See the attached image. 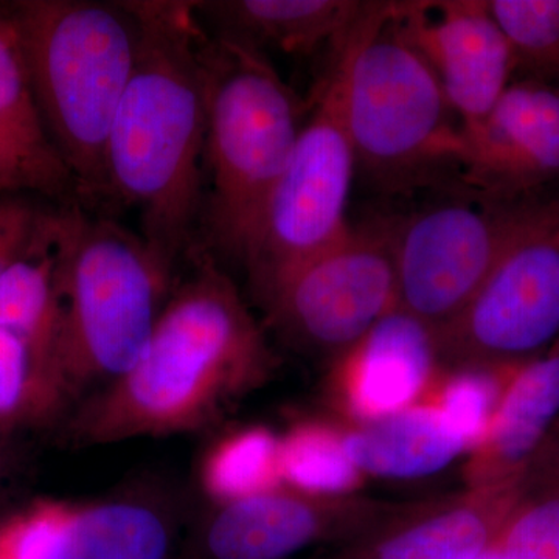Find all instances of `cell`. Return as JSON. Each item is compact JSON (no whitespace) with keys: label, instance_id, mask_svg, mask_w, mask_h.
I'll list each match as a JSON object with an SVG mask.
<instances>
[{"label":"cell","instance_id":"obj_1","mask_svg":"<svg viewBox=\"0 0 559 559\" xmlns=\"http://www.w3.org/2000/svg\"><path fill=\"white\" fill-rule=\"evenodd\" d=\"M124 5L139 50L106 145L105 191L135 209L143 240L175 266L204 212V31L197 2Z\"/></svg>","mask_w":559,"mask_h":559},{"label":"cell","instance_id":"obj_2","mask_svg":"<svg viewBox=\"0 0 559 559\" xmlns=\"http://www.w3.org/2000/svg\"><path fill=\"white\" fill-rule=\"evenodd\" d=\"M271 353L230 278L205 259L168 297L127 373L83 404V443L194 432L266 377Z\"/></svg>","mask_w":559,"mask_h":559},{"label":"cell","instance_id":"obj_3","mask_svg":"<svg viewBox=\"0 0 559 559\" xmlns=\"http://www.w3.org/2000/svg\"><path fill=\"white\" fill-rule=\"evenodd\" d=\"M20 32L33 100L81 191H105V154L134 72L139 25L124 3L22 0Z\"/></svg>","mask_w":559,"mask_h":559},{"label":"cell","instance_id":"obj_4","mask_svg":"<svg viewBox=\"0 0 559 559\" xmlns=\"http://www.w3.org/2000/svg\"><path fill=\"white\" fill-rule=\"evenodd\" d=\"M200 58L205 229L215 248L245 261L304 127V108L266 55L240 39L202 32Z\"/></svg>","mask_w":559,"mask_h":559},{"label":"cell","instance_id":"obj_5","mask_svg":"<svg viewBox=\"0 0 559 559\" xmlns=\"http://www.w3.org/2000/svg\"><path fill=\"white\" fill-rule=\"evenodd\" d=\"M58 367L64 395L131 369L168 300L173 266L142 235L80 210L55 213Z\"/></svg>","mask_w":559,"mask_h":559},{"label":"cell","instance_id":"obj_6","mask_svg":"<svg viewBox=\"0 0 559 559\" xmlns=\"http://www.w3.org/2000/svg\"><path fill=\"white\" fill-rule=\"evenodd\" d=\"M395 10L396 2L374 3L331 46L314 108L304 121L242 261L257 289L348 230V198L358 168L348 123L349 76L362 44Z\"/></svg>","mask_w":559,"mask_h":559},{"label":"cell","instance_id":"obj_7","mask_svg":"<svg viewBox=\"0 0 559 559\" xmlns=\"http://www.w3.org/2000/svg\"><path fill=\"white\" fill-rule=\"evenodd\" d=\"M396 11L360 47L348 87L356 164L384 186L439 165L459 167L463 150L462 124L436 73L401 33Z\"/></svg>","mask_w":559,"mask_h":559},{"label":"cell","instance_id":"obj_8","mask_svg":"<svg viewBox=\"0 0 559 559\" xmlns=\"http://www.w3.org/2000/svg\"><path fill=\"white\" fill-rule=\"evenodd\" d=\"M555 200L447 202L395 224L393 259L400 310L437 336Z\"/></svg>","mask_w":559,"mask_h":559},{"label":"cell","instance_id":"obj_9","mask_svg":"<svg viewBox=\"0 0 559 559\" xmlns=\"http://www.w3.org/2000/svg\"><path fill=\"white\" fill-rule=\"evenodd\" d=\"M257 290L289 341L340 358L399 308L393 224H349L336 241Z\"/></svg>","mask_w":559,"mask_h":559},{"label":"cell","instance_id":"obj_10","mask_svg":"<svg viewBox=\"0 0 559 559\" xmlns=\"http://www.w3.org/2000/svg\"><path fill=\"white\" fill-rule=\"evenodd\" d=\"M436 341L439 356L496 371L520 370L558 344L559 198Z\"/></svg>","mask_w":559,"mask_h":559},{"label":"cell","instance_id":"obj_11","mask_svg":"<svg viewBox=\"0 0 559 559\" xmlns=\"http://www.w3.org/2000/svg\"><path fill=\"white\" fill-rule=\"evenodd\" d=\"M395 21L436 73L462 128L479 123L516 72L510 40L489 3L400 2Z\"/></svg>","mask_w":559,"mask_h":559},{"label":"cell","instance_id":"obj_12","mask_svg":"<svg viewBox=\"0 0 559 559\" xmlns=\"http://www.w3.org/2000/svg\"><path fill=\"white\" fill-rule=\"evenodd\" d=\"M460 170L487 200L520 201L559 179V90L513 80L487 116L462 128Z\"/></svg>","mask_w":559,"mask_h":559},{"label":"cell","instance_id":"obj_13","mask_svg":"<svg viewBox=\"0 0 559 559\" xmlns=\"http://www.w3.org/2000/svg\"><path fill=\"white\" fill-rule=\"evenodd\" d=\"M437 356L433 331L396 308L337 358L344 406L364 423L407 409L432 377Z\"/></svg>","mask_w":559,"mask_h":559},{"label":"cell","instance_id":"obj_14","mask_svg":"<svg viewBox=\"0 0 559 559\" xmlns=\"http://www.w3.org/2000/svg\"><path fill=\"white\" fill-rule=\"evenodd\" d=\"M359 503L274 489L218 506L201 535L207 559H285L310 546Z\"/></svg>","mask_w":559,"mask_h":559},{"label":"cell","instance_id":"obj_15","mask_svg":"<svg viewBox=\"0 0 559 559\" xmlns=\"http://www.w3.org/2000/svg\"><path fill=\"white\" fill-rule=\"evenodd\" d=\"M559 415V342L547 355L514 371L491 426L468 466L473 489L507 487L524 480Z\"/></svg>","mask_w":559,"mask_h":559},{"label":"cell","instance_id":"obj_16","mask_svg":"<svg viewBox=\"0 0 559 559\" xmlns=\"http://www.w3.org/2000/svg\"><path fill=\"white\" fill-rule=\"evenodd\" d=\"M173 522L138 498L53 502L39 559H173Z\"/></svg>","mask_w":559,"mask_h":559},{"label":"cell","instance_id":"obj_17","mask_svg":"<svg viewBox=\"0 0 559 559\" xmlns=\"http://www.w3.org/2000/svg\"><path fill=\"white\" fill-rule=\"evenodd\" d=\"M377 2L364 0H218L198 2L223 35L288 55H310L333 46Z\"/></svg>","mask_w":559,"mask_h":559},{"label":"cell","instance_id":"obj_18","mask_svg":"<svg viewBox=\"0 0 559 559\" xmlns=\"http://www.w3.org/2000/svg\"><path fill=\"white\" fill-rule=\"evenodd\" d=\"M345 450L360 473L388 479H418L447 468L463 440L439 406H414L344 436Z\"/></svg>","mask_w":559,"mask_h":559},{"label":"cell","instance_id":"obj_19","mask_svg":"<svg viewBox=\"0 0 559 559\" xmlns=\"http://www.w3.org/2000/svg\"><path fill=\"white\" fill-rule=\"evenodd\" d=\"M55 264V213L49 212L31 252L0 275V330L16 334L28 345L40 377L61 401L66 395L58 367L60 308Z\"/></svg>","mask_w":559,"mask_h":559},{"label":"cell","instance_id":"obj_20","mask_svg":"<svg viewBox=\"0 0 559 559\" xmlns=\"http://www.w3.org/2000/svg\"><path fill=\"white\" fill-rule=\"evenodd\" d=\"M524 480L507 487L473 489L469 496L423 518L378 549L380 559H476L491 539L492 528L509 520Z\"/></svg>","mask_w":559,"mask_h":559},{"label":"cell","instance_id":"obj_21","mask_svg":"<svg viewBox=\"0 0 559 559\" xmlns=\"http://www.w3.org/2000/svg\"><path fill=\"white\" fill-rule=\"evenodd\" d=\"M200 481L216 506L278 489L282 485L278 437L263 426L227 433L202 459Z\"/></svg>","mask_w":559,"mask_h":559},{"label":"cell","instance_id":"obj_22","mask_svg":"<svg viewBox=\"0 0 559 559\" xmlns=\"http://www.w3.org/2000/svg\"><path fill=\"white\" fill-rule=\"evenodd\" d=\"M282 484L312 498L340 499L360 485L344 436L326 423L308 419L280 439Z\"/></svg>","mask_w":559,"mask_h":559},{"label":"cell","instance_id":"obj_23","mask_svg":"<svg viewBox=\"0 0 559 559\" xmlns=\"http://www.w3.org/2000/svg\"><path fill=\"white\" fill-rule=\"evenodd\" d=\"M525 79L559 90V0H489Z\"/></svg>","mask_w":559,"mask_h":559},{"label":"cell","instance_id":"obj_24","mask_svg":"<svg viewBox=\"0 0 559 559\" xmlns=\"http://www.w3.org/2000/svg\"><path fill=\"white\" fill-rule=\"evenodd\" d=\"M513 373L463 367L444 385L439 409L468 450L479 448L487 437L502 399L503 389L499 381Z\"/></svg>","mask_w":559,"mask_h":559},{"label":"cell","instance_id":"obj_25","mask_svg":"<svg viewBox=\"0 0 559 559\" xmlns=\"http://www.w3.org/2000/svg\"><path fill=\"white\" fill-rule=\"evenodd\" d=\"M0 124L35 145L53 148L33 100L20 32L11 14H0Z\"/></svg>","mask_w":559,"mask_h":559},{"label":"cell","instance_id":"obj_26","mask_svg":"<svg viewBox=\"0 0 559 559\" xmlns=\"http://www.w3.org/2000/svg\"><path fill=\"white\" fill-rule=\"evenodd\" d=\"M75 186L53 148L35 145L0 124V194L60 197Z\"/></svg>","mask_w":559,"mask_h":559},{"label":"cell","instance_id":"obj_27","mask_svg":"<svg viewBox=\"0 0 559 559\" xmlns=\"http://www.w3.org/2000/svg\"><path fill=\"white\" fill-rule=\"evenodd\" d=\"M496 549L503 559H559V480L528 498L522 489Z\"/></svg>","mask_w":559,"mask_h":559},{"label":"cell","instance_id":"obj_28","mask_svg":"<svg viewBox=\"0 0 559 559\" xmlns=\"http://www.w3.org/2000/svg\"><path fill=\"white\" fill-rule=\"evenodd\" d=\"M53 407L28 345L16 334L0 330V421L47 414Z\"/></svg>","mask_w":559,"mask_h":559},{"label":"cell","instance_id":"obj_29","mask_svg":"<svg viewBox=\"0 0 559 559\" xmlns=\"http://www.w3.org/2000/svg\"><path fill=\"white\" fill-rule=\"evenodd\" d=\"M49 213L22 194H0V275L31 252Z\"/></svg>","mask_w":559,"mask_h":559},{"label":"cell","instance_id":"obj_30","mask_svg":"<svg viewBox=\"0 0 559 559\" xmlns=\"http://www.w3.org/2000/svg\"><path fill=\"white\" fill-rule=\"evenodd\" d=\"M476 559H503L498 549H487Z\"/></svg>","mask_w":559,"mask_h":559}]
</instances>
